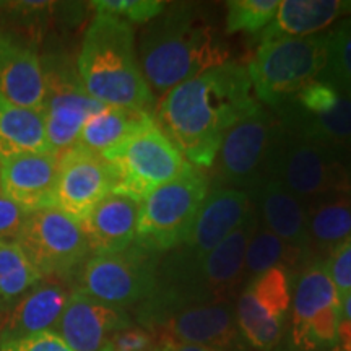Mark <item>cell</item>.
<instances>
[{
	"mask_svg": "<svg viewBox=\"0 0 351 351\" xmlns=\"http://www.w3.org/2000/svg\"><path fill=\"white\" fill-rule=\"evenodd\" d=\"M340 295L324 262L302 269L291 298V340L302 351L337 343Z\"/></svg>",
	"mask_w": 351,
	"mask_h": 351,
	"instance_id": "14",
	"label": "cell"
},
{
	"mask_svg": "<svg viewBox=\"0 0 351 351\" xmlns=\"http://www.w3.org/2000/svg\"><path fill=\"white\" fill-rule=\"evenodd\" d=\"M161 256L135 241L124 251L93 254L80 267L75 289L121 309L138 307L155 291Z\"/></svg>",
	"mask_w": 351,
	"mask_h": 351,
	"instance_id": "8",
	"label": "cell"
},
{
	"mask_svg": "<svg viewBox=\"0 0 351 351\" xmlns=\"http://www.w3.org/2000/svg\"><path fill=\"white\" fill-rule=\"evenodd\" d=\"M307 258L326 262L330 254L351 239V192L324 195L306 202Z\"/></svg>",
	"mask_w": 351,
	"mask_h": 351,
	"instance_id": "25",
	"label": "cell"
},
{
	"mask_svg": "<svg viewBox=\"0 0 351 351\" xmlns=\"http://www.w3.org/2000/svg\"><path fill=\"white\" fill-rule=\"evenodd\" d=\"M173 351H215V350L205 348V346H199V345H176L173 346Z\"/></svg>",
	"mask_w": 351,
	"mask_h": 351,
	"instance_id": "38",
	"label": "cell"
},
{
	"mask_svg": "<svg viewBox=\"0 0 351 351\" xmlns=\"http://www.w3.org/2000/svg\"><path fill=\"white\" fill-rule=\"evenodd\" d=\"M0 96L15 106L43 109L41 59L33 47L3 32H0Z\"/></svg>",
	"mask_w": 351,
	"mask_h": 351,
	"instance_id": "21",
	"label": "cell"
},
{
	"mask_svg": "<svg viewBox=\"0 0 351 351\" xmlns=\"http://www.w3.org/2000/svg\"><path fill=\"white\" fill-rule=\"evenodd\" d=\"M309 265L304 254L288 245L274 232H270L261 221L257 223L252 238L249 239L244 256V274L245 278L263 274V271L276 269H295V267Z\"/></svg>",
	"mask_w": 351,
	"mask_h": 351,
	"instance_id": "28",
	"label": "cell"
},
{
	"mask_svg": "<svg viewBox=\"0 0 351 351\" xmlns=\"http://www.w3.org/2000/svg\"><path fill=\"white\" fill-rule=\"evenodd\" d=\"M160 339L142 326H130L116 332L103 351H156Z\"/></svg>",
	"mask_w": 351,
	"mask_h": 351,
	"instance_id": "33",
	"label": "cell"
},
{
	"mask_svg": "<svg viewBox=\"0 0 351 351\" xmlns=\"http://www.w3.org/2000/svg\"><path fill=\"white\" fill-rule=\"evenodd\" d=\"M346 16H351V0H282L261 41L315 36Z\"/></svg>",
	"mask_w": 351,
	"mask_h": 351,
	"instance_id": "24",
	"label": "cell"
},
{
	"mask_svg": "<svg viewBox=\"0 0 351 351\" xmlns=\"http://www.w3.org/2000/svg\"><path fill=\"white\" fill-rule=\"evenodd\" d=\"M275 181L301 200L351 192V160L302 137L276 119L267 163V181Z\"/></svg>",
	"mask_w": 351,
	"mask_h": 351,
	"instance_id": "4",
	"label": "cell"
},
{
	"mask_svg": "<svg viewBox=\"0 0 351 351\" xmlns=\"http://www.w3.org/2000/svg\"><path fill=\"white\" fill-rule=\"evenodd\" d=\"M130 326L125 309L73 289L54 333L75 351H103L114 333Z\"/></svg>",
	"mask_w": 351,
	"mask_h": 351,
	"instance_id": "18",
	"label": "cell"
},
{
	"mask_svg": "<svg viewBox=\"0 0 351 351\" xmlns=\"http://www.w3.org/2000/svg\"><path fill=\"white\" fill-rule=\"evenodd\" d=\"M41 280L19 244H0V307L19 301Z\"/></svg>",
	"mask_w": 351,
	"mask_h": 351,
	"instance_id": "29",
	"label": "cell"
},
{
	"mask_svg": "<svg viewBox=\"0 0 351 351\" xmlns=\"http://www.w3.org/2000/svg\"><path fill=\"white\" fill-rule=\"evenodd\" d=\"M153 119V114L137 109L106 106L85 122L75 147L103 156Z\"/></svg>",
	"mask_w": 351,
	"mask_h": 351,
	"instance_id": "27",
	"label": "cell"
},
{
	"mask_svg": "<svg viewBox=\"0 0 351 351\" xmlns=\"http://www.w3.org/2000/svg\"><path fill=\"white\" fill-rule=\"evenodd\" d=\"M0 176H2V166H0ZM0 195H2V179H0Z\"/></svg>",
	"mask_w": 351,
	"mask_h": 351,
	"instance_id": "40",
	"label": "cell"
},
{
	"mask_svg": "<svg viewBox=\"0 0 351 351\" xmlns=\"http://www.w3.org/2000/svg\"><path fill=\"white\" fill-rule=\"evenodd\" d=\"M103 158L112 169L114 194L138 202L192 168L155 119Z\"/></svg>",
	"mask_w": 351,
	"mask_h": 351,
	"instance_id": "6",
	"label": "cell"
},
{
	"mask_svg": "<svg viewBox=\"0 0 351 351\" xmlns=\"http://www.w3.org/2000/svg\"><path fill=\"white\" fill-rule=\"evenodd\" d=\"M226 5L228 34H261L275 19L280 0H231Z\"/></svg>",
	"mask_w": 351,
	"mask_h": 351,
	"instance_id": "31",
	"label": "cell"
},
{
	"mask_svg": "<svg viewBox=\"0 0 351 351\" xmlns=\"http://www.w3.org/2000/svg\"><path fill=\"white\" fill-rule=\"evenodd\" d=\"M29 212L0 195V244H16Z\"/></svg>",
	"mask_w": 351,
	"mask_h": 351,
	"instance_id": "35",
	"label": "cell"
},
{
	"mask_svg": "<svg viewBox=\"0 0 351 351\" xmlns=\"http://www.w3.org/2000/svg\"><path fill=\"white\" fill-rule=\"evenodd\" d=\"M16 244L41 278L69 276L91 254L80 223L57 208L29 213Z\"/></svg>",
	"mask_w": 351,
	"mask_h": 351,
	"instance_id": "11",
	"label": "cell"
},
{
	"mask_svg": "<svg viewBox=\"0 0 351 351\" xmlns=\"http://www.w3.org/2000/svg\"><path fill=\"white\" fill-rule=\"evenodd\" d=\"M2 195L26 212L56 208V187L59 176L57 153L21 155L0 163Z\"/></svg>",
	"mask_w": 351,
	"mask_h": 351,
	"instance_id": "19",
	"label": "cell"
},
{
	"mask_svg": "<svg viewBox=\"0 0 351 351\" xmlns=\"http://www.w3.org/2000/svg\"><path fill=\"white\" fill-rule=\"evenodd\" d=\"M276 117L262 106L225 135L215 158V187L252 191L267 181Z\"/></svg>",
	"mask_w": 351,
	"mask_h": 351,
	"instance_id": "12",
	"label": "cell"
},
{
	"mask_svg": "<svg viewBox=\"0 0 351 351\" xmlns=\"http://www.w3.org/2000/svg\"><path fill=\"white\" fill-rule=\"evenodd\" d=\"M274 111L282 125L351 160V95L332 82L309 83Z\"/></svg>",
	"mask_w": 351,
	"mask_h": 351,
	"instance_id": "9",
	"label": "cell"
},
{
	"mask_svg": "<svg viewBox=\"0 0 351 351\" xmlns=\"http://www.w3.org/2000/svg\"><path fill=\"white\" fill-rule=\"evenodd\" d=\"M114 189L111 166L103 156L73 147L59 155L56 208L82 223Z\"/></svg>",
	"mask_w": 351,
	"mask_h": 351,
	"instance_id": "15",
	"label": "cell"
},
{
	"mask_svg": "<svg viewBox=\"0 0 351 351\" xmlns=\"http://www.w3.org/2000/svg\"><path fill=\"white\" fill-rule=\"evenodd\" d=\"M291 298V274L282 267L249 280L236 307L241 335L254 348L274 350L282 340Z\"/></svg>",
	"mask_w": 351,
	"mask_h": 351,
	"instance_id": "13",
	"label": "cell"
},
{
	"mask_svg": "<svg viewBox=\"0 0 351 351\" xmlns=\"http://www.w3.org/2000/svg\"><path fill=\"white\" fill-rule=\"evenodd\" d=\"M258 223L256 207L243 225L221 241L197 269L192 280V304H218L228 302L245 278L244 256L249 239Z\"/></svg>",
	"mask_w": 351,
	"mask_h": 351,
	"instance_id": "17",
	"label": "cell"
},
{
	"mask_svg": "<svg viewBox=\"0 0 351 351\" xmlns=\"http://www.w3.org/2000/svg\"><path fill=\"white\" fill-rule=\"evenodd\" d=\"M0 351H75L54 332H43L26 339L7 341L0 345Z\"/></svg>",
	"mask_w": 351,
	"mask_h": 351,
	"instance_id": "36",
	"label": "cell"
},
{
	"mask_svg": "<svg viewBox=\"0 0 351 351\" xmlns=\"http://www.w3.org/2000/svg\"><path fill=\"white\" fill-rule=\"evenodd\" d=\"M72 291L60 282L41 280L10 307L0 322V345L54 332Z\"/></svg>",
	"mask_w": 351,
	"mask_h": 351,
	"instance_id": "20",
	"label": "cell"
},
{
	"mask_svg": "<svg viewBox=\"0 0 351 351\" xmlns=\"http://www.w3.org/2000/svg\"><path fill=\"white\" fill-rule=\"evenodd\" d=\"M156 351H173V346L166 345V343H160V346H158Z\"/></svg>",
	"mask_w": 351,
	"mask_h": 351,
	"instance_id": "39",
	"label": "cell"
},
{
	"mask_svg": "<svg viewBox=\"0 0 351 351\" xmlns=\"http://www.w3.org/2000/svg\"><path fill=\"white\" fill-rule=\"evenodd\" d=\"M324 265L340 298L351 293V239L337 247Z\"/></svg>",
	"mask_w": 351,
	"mask_h": 351,
	"instance_id": "34",
	"label": "cell"
},
{
	"mask_svg": "<svg viewBox=\"0 0 351 351\" xmlns=\"http://www.w3.org/2000/svg\"><path fill=\"white\" fill-rule=\"evenodd\" d=\"M327 34L262 43L247 69L258 103L276 109L322 77Z\"/></svg>",
	"mask_w": 351,
	"mask_h": 351,
	"instance_id": "5",
	"label": "cell"
},
{
	"mask_svg": "<svg viewBox=\"0 0 351 351\" xmlns=\"http://www.w3.org/2000/svg\"><path fill=\"white\" fill-rule=\"evenodd\" d=\"M142 202L127 195L104 197L80 223L91 254L119 252L135 241Z\"/></svg>",
	"mask_w": 351,
	"mask_h": 351,
	"instance_id": "22",
	"label": "cell"
},
{
	"mask_svg": "<svg viewBox=\"0 0 351 351\" xmlns=\"http://www.w3.org/2000/svg\"><path fill=\"white\" fill-rule=\"evenodd\" d=\"M41 65L44 77L41 112L46 137L51 152L60 155L75 147L85 122L106 106L86 93L78 72L67 59L47 56L41 59Z\"/></svg>",
	"mask_w": 351,
	"mask_h": 351,
	"instance_id": "10",
	"label": "cell"
},
{
	"mask_svg": "<svg viewBox=\"0 0 351 351\" xmlns=\"http://www.w3.org/2000/svg\"><path fill=\"white\" fill-rule=\"evenodd\" d=\"M335 345L339 346L340 351H351V293L340 298V315Z\"/></svg>",
	"mask_w": 351,
	"mask_h": 351,
	"instance_id": "37",
	"label": "cell"
},
{
	"mask_svg": "<svg viewBox=\"0 0 351 351\" xmlns=\"http://www.w3.org/2000/svg\"><path fill=\"white\" fill-rule=\"evenodd\" d=\"M320 78L351 95V16L327 34V65Z\"/></svg>",
	"mask_w": 351,
	"mask_h": 351,
	"instance_id": "30",
	"label": "cell"
},
{
	"mask_svg": "<svg viewBox=\"0 0 351 351\" xmlns=\"http://www.w3.org/2000/svg\"><path fill=\"white\" fill-rule=\"evenodd\" d=\"M77 72L98 103L152 114L155 95L140 69L134 28L127 21L96 13L83 38Z\"/></svg>",
	"mask_w": 351,
	"mask_h": 351,
	"instance_id": "3",
	"label": "cell"
},
{
	"mask_svg": "<svg viewBox=\"0 0 351 351\" xmlns=\"http://www.w3.org/2000/svg\"><path fill=\"white\" fill-rule=\"evenodd\" d=\"M208 191V178L194 166L155 189L140 205L135 243L160 254L178 247L194 226Z\"/></svg>",
	"mask_w": 351,
	"mask_h": 351,
	"instance_id": "7",
	"label": "cell"
},
{
	"mask_svg": "<svg viewBox=\"0 0 351 351\" xmlns=\"http://www.w3.org/2000/svg\"><path fill=\"white\" fill-rule=\"evenodd\" d=\"M160 343L199 345L210 350L230 348L238 340L236 314L228 302L181 307L147 327Z\"/></svg>",
	"mask_w": 351,
	"mask_h": 351,
	"instance_id": "16",
	"label": "cell"
},
{
	"mask_svg": "<svg viewBox=\"0 0 351 351\" xmlns=\"http://www.w3.org/2000/svg\"><path fill=\"white\" fill-rule=\"evenodd\" d=\"M96 13L111 15L127 23H150L168 7L160 0H98L91 3Z\"/></svg>",
	"mask_w": 351,
	"mask_h": 351,
	"instance_id": "32",
	"label": "cell"
},
{
	"mask_svg": "<svg viewBox=\"0 0 351 351\" xmlns=\"http://www.w3.org/2000/svg\"><path fill=\"white\" fill-rule=\"evenodd\" d=\"M34 153H52L43 112L15 106L0 96V163Z\"/></svg>",
	"mask_w": 351,
	"mask_h": 351,
	"instance_id": "26",
	"label": "cell"
},
{
	"mask_svg": "<svg viewBox=\"0 0 351 351\" xmlns=\"http://www.w3.org/2000/svg\"><path fill=\"white\" fill-rule=\"evenodd\" d=\"M140 69L150 90L168 93L210 69L230 62V49L195 3H168L140 36Z\"/></svg>",
	"mask_w": 351,
	"mask_h": 351,
	"instance_id": "2",
	"label": "cell"
},
{
	"mask_svg": "<svg viewBox=\"0 0 351 351\" xmlns=\"http://www.w3.org/2000/svg\"><path fill=\"white\" fill-rule=\"evenodd\" d=\"M251 199L258 221L288 245L301 251L307 258L306 202L270 179L251 192Z\"/></svg>",
	"mask_w": 351,
	"mask_h": 351,
	"instance_id": "23",
	"label": "cell"
},
{
	"mask_svg": "<svg viewBox=\"0 0 351 351\" xmlns=\"http://www.w3.org/2000/svg\"><path fill=\"white\" fill-rule=\"evenodd\" d=\"M261 106L247 69L230 60L165 93L155 122L189 165L208 169L230 129Z\"/></svg>",
	"mask_w": 351,
	"mask_h": 351,
	"instance_id": "1",
	"label": "cell"
}]
</instances>
